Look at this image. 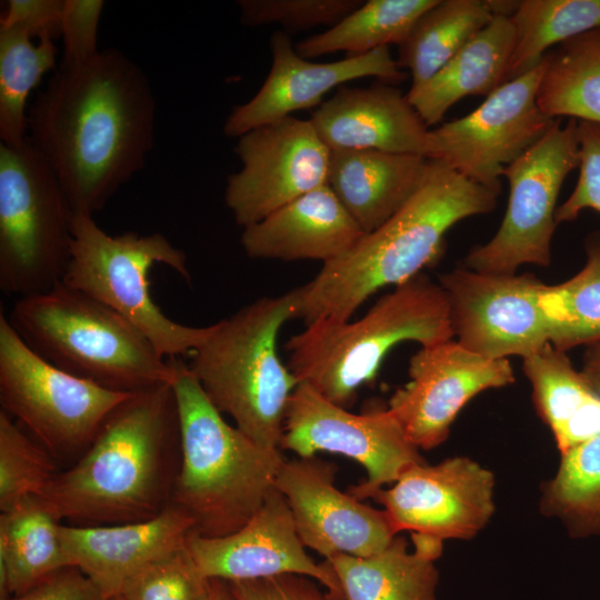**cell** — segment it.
<instances>
[{"mask_svg": "<svg viewBox=\"0 0 600 600\" xmlns=\"http://www.w3.org/2000/svg\"><path fill=\"white\" fill-rule=\"evenodd\" d=\"M156 99L144 72L117 49L60 66L28 112V140L73 213L94 214L142 169Z\"/></svg>", "mask_w": 600, "mask_h": 600, "instance_id": "obj_1", "label": "cell"}, {"mask_svg": "<svg viewBox=\"0 0 600 600\" xmlns=\"http://www.w3.org/2000/svg\"><path fill=\"white\" fill-rule=\"evenodd\" d=\"M179 459L172 384L157 386L120 402L88 449L40 497L69 524L144 521L170 503Z\"/></svg>", "mask_w": 600, "mask_h": 600, "instance_id": "obj_2", "label": "cell"}, {"mask_svg": "<svg viewBox=\"0 0 600 600\" xmlns=\"http://www.w3.org/2000/svg\"><path fill=\"white\" fill-rule=\"evenodd\" d=\"M499 194L428 159L418 187L392 217L293 289L294 319L306 324L319 318L351 319L378 290L422 273L442 253L447 231L492 211Z\"/></svg>", "mask_w": 600, "mask_h": 600, "instance_id": "obj_3", "label": "cell"}, {"mask_svg": "<svg viewBox=\"0 0 600 600\" xmlns=\"http://www.w3.org/2000/svg\"><path fill=\"white\" fill-rule=\"evenodd\" d=\"M180 459L170 503L193 521V532L224 537L242 528L276 489L281 449L260 446L229 424L182 358L171 359Z\"/></svg>", "mask_w": 600, "mask_h": 600, "instance_id": "obj_4", "label": "cell"}, {"mask_svg": "<svg viewBox=\"0 0 600 600\" xmlns=\"http://www.w3.org/2000/svg\"><path fill=\"white\" fill-rule=\"evenodd\" d=\"M447 296L424 273L394 287L354 321L319 318L286 342L288 368L329 401L347 408L397 344L451 340Z\"/></svg>", "mask_w": 600, "mask_h": 600, "instance_id": "obj_5", "label": "cell"}, {"mask_svg": "<svg viewBox=\"0 0 600 600\" xmlns=\"http://www.w3.org/2000/svg\"><path fill=\"white\" fill-rule=\"evenodd\" d=\"M7 318L41 358L107 389L133 393L174 380L172 360L139 329L63 282L18 298Z\"/></svg>", "mask_w": 600, "mask_h": 600, "instance_id": "obj_6", "label": "cell"}, {"mask_svg": "<svg viewBox=\"0 0 600 600\" xmlns=\"http://www.w3.org/2000/svg\"><path fill=\"white\" fill-rule=\"evenodd\" d=\"M294 319V294L263 297L211 324L188 363L213 406L269 449H280L288 401L299 381L278 356L283 324Z\"/></svg>", "mask_w": 600, "mask_h": 600, "instance_id": "obj_7", "label": "cell"}, {"mask_svg": "<svg viewBox=\"0 0 600 600\" xmlns=\"http://www.w3.org/2000/svg\"><path fill=\"white\" fill-rule=\"evenodd\" d=\"M71 232V256L61 282L121 314L167 359L191 356L198 349L211 326L171 320L150 293L149 273L158 263L191 281L181 249L161 233L110 236L89 213H73Z\"/></svg>", "mask_w": 600, "mask_h": 600, "instance_id": "obj_8", "label": "cell"}, {"mask_svg": "<svg viewBox=\"0 0 600 600\" xmlns=\"http://www.w3.org/2000/svg\"><path fill=\"white\" fill-rule=\"evenodd\" d=\"M73 211L57 177L28 142L0 144V289L18 298L62 281Z\"/></svg>", "mask_w": 600, "mask_h": 600, "instance_id": "obj_9", "label": "cell"}, {"mask_svg": "<svg viewBox=\"0 0 600 600\" xmlns=\"http://www.w3.org/2000/svg\"><path fill=\"white\" fill-rule=\"evenodd\" d=\"M129 394L68 373L37 354L0 314V402L54 459H78Z\"/></svg>", "mask_w": 600, "mask_h": 600, "instance_id": "obj_10", "label": "cell"}, {"mask_svg": "<svg viewBox=\"0 0 600 600\" xmlns=\"http://www.w3.org/2000/svg\"><path fill=\"white\" fill-rule=\"evenodd\" d=\"M578 121L553 122L547 133L508 164L509 201L497 233L473 248L464 268L489 273H516L522 264L548 267L557 199L564 179L579 167Z\"/></svg>", "mask_w": 600, "mask_h": 600, "instance_id": "obj_11", "label": "cell"}, {"mask_svg": "<svg viewBox=\"0 0 600 600\" xmlns=\"http://www.w3.org/2000/svg\"><path fill=\"white\" fill-rule=\"evenodd\" d=\"M280 449L300 458L326 451L359 462L367 479L348 490L358 500L372 498L408 468L424 462L388 408L353 413L302 382L288 401Z\"/></svg>", "mask_w": 600, "mask_h": 600, "instance_id": "obj_12", "label": "cell"}, {"mask_svg": "<svg viewBox=\"0 0 600 600\" xmlns=\"http://www.w3.org/2000/svg\"><path fill=\"white\" fill-rule=\"evenodd\" d=\"M548 61L546 53L534 67L489 94L477 109L432 129L440 150L434 160L500 193L503 169L538 142L556 121L537 102Z\"/></svg>", "mask_w": 600, "mask_h": 600, "instance_id": "obj_13", "label": "cell"}, {"mask_svg": "<svg viewBox=\"0 0 600 600\" xmlns=\"http://www.w3.org/2000/svg\"><path fill=\"white\" fill-rule=\"evenodd\" d=\"M234 151L241 168L227 178L224 202L242 228L328 184L331 150L310 120L290 116L254 128Z\"/></svg>", "mask_w": 600, "mask_h": 600, "instance_id": "obj_14", "label": "cell"}, {"mask_svg": "<svg viewBox=\"0 0 600 600\" xmlns=\"http://www.w3.org/2000/svg\"><path fill=\"white\" fill-rule=\"evenodd\" d=\"M453 336L471 352L489 359H522L550 343L540 307L546 283L526 273H489L458 268L439 279Z\"/></svg>", "mask_w": 600, "mask_h": 600, "instance_id": "obj_15", "label": "cell"}, {"mask_svg": "<svg viewBox=\"0 0 600 600\" xmlns=\"http://www.w3.org/2000/svg\"><path fill=\"white\" fill-rule=\"evenodd\" d=\"M410 381L391 396L388 410L418 449L441 444L461 409L478 393L514 382L508 359H489L457 340L421 347L409 363Z\"/></svg>", "mask_w": 600, "mask_h": 600, "instance_id": "obj_16", "label": "cell"}, {"mask_svg": "<svg viewBox=\"0 0 600 600\" xmlns=\"http://www.w3.org/2000/svg\"><path fill=\"white\" fill-rule=\"evenodd\" d=\"M493 487L488 469L454 457L436 466H411L372 499L383 506L396 533L407 530L441 541L470 539L494 511Z\"/></svg>", "mask_w": 600, "mask_h": 600, "instance_id": "obj_17", "label": "cell"}, {"mask_svg": "<svg viewBox=\"0 0 600 600\" xmlns=\"http://www.w3.org/2000/svg\"><path fill=\"white\" fill-rule=\"evenodd\" d=\"M334 473L333 464L316 457L282 463L276 489L291 510L300 540L326 560L381 551L397 534L386 511L338 490Z\"/></svg>", "mask_w": 600, "mask_h": 600, "instance_id": "obj_18", "label": "cell"}, {"mask_svg": "<svg viewBox=\"0 0 600 600\" xmlns=\"http://www.w3.org/2000/svg\"><path fill=\"white\" fill-rule=\"evenodd\" d=\"M187 548L209 579L228 582L280 574L318 580L336 600H342L339 581L326 560L317 563L304 550L291 510L274 489L254 516L238 531L217 538L191 532Z\"/></svg>", "mask_w": 600, "mask_h": 600, "instance_id": "obj_19", "label": "cell"}, {"mask_svg": "<svg viewBox=\"0 0 600 600\" xmlns=\"http://www.w3.org/2000/svg\"><path fill=\"white\" fill-rule=\"evenodd\" d=\"M270 71L258 92L236 106L226 119L227 137L238 139L292 112L320 106L327 92L356 79L376 77L396 86L407 78L389 47L338 61L313 62L298 54L290 37L278 30L270 38Z\"/></svg>", "mask_w": 600, "mask_h": 600, "instance_id": "obj_20", "label": "cell"}, {"mask_svg": "<svg viewBox=\"0 0 600 600\" xmlns=\"http://www.w3.org/2000/svg\"><path fill=\"white\" fill-rule=\"evenodd\" d=\"M330 150H376L434 160L439 144L432 129L394 84L340 86L309 119Z\"/></svg>", "mask_w": 600, "mask_h": 600, "instance_id": "obj_21", "label": "cell"}, {"mask_svg": "<svg viewBox=\"0 0 600 600\" xmlns=\"http://www.w3.org/2000/svg\"><path fill=\"white\" fill-rule=\"evenodd\" d=\"M192 519L169 503L158 516L138 522L62 524L61 540L71 567L80 569L106 596L120 593L136 573L183 547Z\"/></svg>", "mask_w": 600, "mask_h": 600, "instance_id": "obj_22", "label": "cell"}, {"mask_svg": "<svg viewBox=\"0 0 600 600\" xmlns=\"http://www.w3.org/2000/svg\"><path fill=\"white\" fill-rule=\"evenodd\" d=\"M364 234L326 184L243 228L240 243L253 259L327 263L347 253Z\"/></svg>", "mask_w": 600, "mask_h": 600, "instance_id": "obj_23", "label": "cell"}, {"mask_svg": "<svg viewBox=\"0 0 600 600\" xmlns=\"http://www.w3.org/2000/svg\"><path fill=\"white\" fill-rule=\"evenodd\" d=\"M427 160L376 150H331L328 186L362 231L369 233L411 197Z\"/></svg>", "mask_w": 600, "mask_h": 600, "instance_id": "obj_24", "label": "cell"}, {"mask_svg": "<svg viewBox=\"0 0 600 600\" xmlns=\"http://www.w3.org/2000/svg\"><path fill=\"white\" fill-rule=\"evenodd\" d=\"M514 28L509 17L494 16L436 74L411 87L408 100L428 126L439 123L446 112L468 96H489L509 81L514 50Z\"/></svg>", "mask_w": 600, "mask_h": 600, "instance_id": "obj_25", "label": "cell"}, {"mask_svg": "<svg viewBox=\"0 0 600 600\" xmlns=\"http://www.w3.org/2000/svg\"><path fill=\"white\" fill-rule=\"evenodd\" d=\"M408 550L402 537L368 557L336 554L327 561L341 588L342 600H437L438 570L442 541L411 533Z\"/></svg>", "mask_w": 600, "mask_h": 600, "instance_id": "obj_26", "label": "cell"}, {"mask_svg": "<svg viewBox=\"0 0 600 600\" xmlns=\"http://www.w3.org/2000/svg\"><path fill=\"white\" fill-rule=\"evenodd\" d=\"M522 369L560 453L600 434V397L566 352L547 343L523 359Z\"/></svg>", "mask_w": 600, "mask_h": 600, "instance_id": "obj_27", "label": "cell"}, {"mask_svg": "<svg viewBox=\"0 0 600 600\" xmlns=\"http://www.w3.org/2000/svg\"><path fill=\"white\" fill-rule=\"evenodd\" d=\"M63 522L39 496L0 513V598L21 594L71 567L62 546Z\"/></svg>", "mask_w": 600, "mask_h": 600, "instance_id": "obj_28", "label": "cell"}, {"mask_svg": "<svg viewBox=\"0 0 600 600\" xmlns=\"http://www.w3.org/2000/svg\"><path fill=\"white\" fill-rule=\"evenodd\" d=\"M492 18L484 0H438L398 46L397 62L409 70L411 87L436 74Z\"/></svg>", "mask_w": 600, "mask_h": 600, "instance_id": "obj_29", "label": "cell"}, {"mask_svg": "<svg viewBox=\"0 0 600 600\" xmlns=\"http://www.w3.org/2000/svg\"><path fill=\"white\" fill-rule=\"evenodd\" d=\"M537 102L552 119L600 123V29L577 36L549 52Z\"/></svg>", "mask_w": 600, "mask_h": 600, "instance_id": "obj_30", "label": "cell"}, {"mask_svg": "<svg viewBox=\"0 0 600 600\" xmlns=\"http://www.w3.org/2000/svg\"><path fill=\"white\" fill-rule=\"evenodd\" d=\"M438 0H368L328 30L298 42L306 59L346 52L347 57L400 44L418 18Z\"/></svg>", "mask_w": 600, "mask_h": 600, "instance_id": "obj_31", "label": "cell"}, {"mask_svg": "<svg viewBox=\"0 0 600 600\" xmlns=\"http://www.w3.org/2000/svg\"><path fill=\"white\" fill-rule=\"evenodd\" d=\"M51 38L34 44L20 30L0 27V139L20 148L28 142L27 100L42 77L57 69Z\"/></svg>", "mask_w": 600, "mask_h": 600, "instance_id": "obj_32", "label": "cell"}, {"mask_svg": "<svg viewBox=\"0 0 600 600\" xmlns=\"http://www.w3.org/2000/svg\"><path fill=\"white\" fill-rule=\"evenodd\" d=\"M550 343L560 351L600 341V234L587 240V262L571 279L540 294Z\"/></svg>", "mask_w": 600, "mask_h": 600, "instance_id": "obj_33", "label": "cell"}, {"mask_svg": "<svg viewBox=\"0 0 600 600\" xmlns=\"http://www.w3.org/2000/svg\"><path fill=\"white\" fill-rule=\"evenodd\" d=\"M510 19L516 41L509 80L534 67L552 46L600 29V0H521Z\"/></svg>", "mask_w": 600, "mask_h": 600, "instance_id": "obj_34", "label": "cell"}, {"mask_svg": "<svg viewBox=\"0 0 600 600\" xmlns=\"http://www.w3.org/2000/svg\"><path fill=\"white\" fill-rule=\"evenodd\" d=\"M543 508L577 534L600 532V434L561 453Z\"/></svg>", "mask_w": 600, "mask_h": 600, "instance_id": "obj_35", "label": "cell"}, {"mask_svg": "<svg viewBox=\"0 0 600 600\" xmlns=\"http://www.w3.org/2000/svg\"><path fill=\"white\" fill-rule=\"evenodd\" d=\"M56 459L31 436L0 411V510L41 496L57 476Z\"/></svg>", "mask_w": 600, "mask_h": 600, "instance_id": "obj_36", "label": "cell"}, {"mask_svg": "<svg viewBox=\"0 0 600 600\" xmlns=\"http://www.w3.org/2000/svg\"><path fill=\"white\" fill-rule=\"evenodd\" d=\"M211 579L196 564L187 543L152 562L122 587L126 600H209Z\"/></svg>", "mask_w": 600, "mask_h": 600, "instance_id": "obj_37", "label": "cell"}, {"mask_svg": "<svg viewBox=\"0 0 600 600\" xmlns=\"http://www.w3.org/2000/svg\"><path fill=\"white\" fill-rule=\"evenodd\" d=\"M361 0H239L240 18L246 26L278 23L284 29L303 30L333 27L356 10Z\"/></svg>", "mask_w": 600, "mask_h": 600, "instance_id": "obj_38", "label": "cell"}, {"mask_svg": "<svg viewBox=\"0 0 600 600\" xmlns=\"http://www.w3.org/2000/svg\"><path fill=\"white\" fill-rule=\"evenodd\" d=\"M579 178L570 197L557 208L556 222L573 221L584 209L600 212V123L578 121Z\"/></svg>", "mask_w": 600, "mask_h": 600, "instance_id": "obj_39", "label": "cell"}, {"mask_svg": "<svg viewBox=\"0 0 600 600\" xmlns=\"http://www.w3.org/2000/svg\"><path fill=\"white\" fill-rule=\"evenodd\" d=\"M104 7L102 0H64L61 16V63L77 64L99 53L97 34Z\"/></svg>", "mask_w": 600, "mask_h": 600, "instance_id": "obj_40", "label": "cell"}, {"mask_svg": "<svg viewBox=\"0 0 600 600\" xmlns=\"http://www.w3.org/2000/svg\"><path fill=\"white\" fill-rule=\"evenodd\" d=\"M64 0H10L1 14L0 27L22 31L31 39L61 34V16Z\"/></svg>", "mask_w": 600, "mask_h": 600, "instance_id": "obj_41", "label": "cell"}, {"mask_svg": "<svg viewBox=\"0 0 600 600\" xmlns=\"http://www.w3.org/2000/svg\"><path fill=\"white\" fill-rule=\"evenodd\" d=\"M229 584L237 600H336L329 593H322L308 577L299 574H280Z\"/></svg>", "mask_w": 600, "mask_h": 600, "instance_id": "obj_42", "label": "cell"}, {"mask_svg": "<svg viewBox=\"0 0 600 600\" xmlns=\"http://www.w3.org/2000/svg\"><path fill=\"white\" fill-rule=\"evenodd\" d=\"M7 600H107V598L80 569L66 567L26 592Z\"/></svg>", "mask_w": 600, "mask_h": 600, "instance_id": "obj_43", "label": "cell"}, {"mask_svg": "<svg viewBox=\"0 0 600 600\" xmlns=\"http://www.w3.org/2000/svg\"><path fill=\"white\" fill-rule=\"evenodd\" d=\"M581 373L600 397V341L588 346Z\"/></svg>", "mask_w": 600, "mask_h": 600, "instance_id": "obj_44", "label": "cell"}, {"mask_svg": "<svg viewBox=\"0 0 600 600\" xmlns=\"http://www.w3.org/2000/svg\"><path fill=\"white\" fill-rule=\"evenodd\" d=\"M209 600H237L229 582L222 579H211V592Z\"/></svg>", "mask_w": 600, "mask_h": 600, "instance_id": "obj_45", "label": "cell"}, {"mask_svg": "<svg viewBox=\"0 0 600 600\" xmlns=\"http://www.w3.org/2000/svg\"><path fill=\"white\" fill-rule=\"evenodd\" d=\"M107 600H126V599L122 596L117 594V596H113V597H111V598H109Z\"/></svg>", "mask_w": 600, "mask_h": 600, "instance_id": "obj_46", "label": "cell"}]
</instances>
